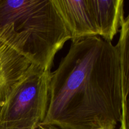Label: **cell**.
Returning <instances> with one entry per match:
<instances>
[{"instance_id":"obj_1","label":"cell","mask_w":129,"mask_h":129,"mask_svg":"<svg viewBox=\"0 0 129 129\" xmlns=\"http://www.w3.org/2000/svg\"><path fill=\"white\" fill-rule=\"evenodd\" d=\"M118 47L98 36L73 41L51 73L40 129H115L122 118Z\"/></svg>"},{"instance_id":"obj_2","label":"cell","mask_w":129,"mask_h":129,"mask_svg":"<svg viewBox=\"0 0 129 129\" xmlns=\"http://www.w3.org/2000/svg\"><path fill=\"white\" fill-rule=\"evenodd\" d=\"M71 35L52 0H0V40L32 64L51 71Z\"/></svg>"},{"instance_id":"obj_3","label":"cell","mask_w":129,"mask_h":129,"mask_svg":"<svg viewBox=\"0 0 129 129\" xmlns=\"http://www.w3.org/2000/svg\"><path fill=\"white\" fill-rule=\"evenodd\" d=\"M50 75L51 71L31 64L8 100L0 128H39L47 110Z\"/></svg>"},{"instance_id":"obj_4","label":"cell","mask_w":129,"mask_h":129,"mask_svg":"<svg viewBox=\"0 0 129 129\" xmlns=\"http://www.w3.org/2000/svg\"><path fill=\"white\" fill-rule=\"evenodd\" d=\"M52 1L70 32L72 42L98 36L90 0Z\"/></svg>"},{"instance_id":"obj_5","label":"cell","mask_w":129,"mask_h":129,"mask_svg":"<svg viewBox=\"0 0 129 129\" xmlns=\"http://www.w3.org/2000/svg\"><path fill=\"white\" fill-rule=\"evenodd\" d=\"M31 64L26 58L0 40V121L10 94Z\"/></svg>"},{"instance_id":"obj_6","label":"cell","mask_w":129,"mask_h":129,"mask_svg":"<svg viewBox=\"0 0 129 129\" xmlns=\"http://www.w3.org/2000/svg\"><path fill=\"white\" fill-rule=\"evenodd\" d=\"M98 36L108 42L120 31L124 17L123 0H90Z\"/></svg>"},{"instance_id":"obj_7","label":"cell","mask_w":129,"mask_h":129,"mask_svg":"<svg viewBox=\"0 0 129 129\" xmlns=\"http://www.w3.org/2000/svg\"><path fill=\"white\" fill-rule=\"evenodd\" d=\"M129 16L123 17L120 29L119 40L116 45L120 56L122 80V118L120 129H129L128 94L129 88Z\"/></svg>"},{"instance_id":"obj_8","label":"cell","mask_w":129,"mask_h":129,"mask_svg":"<svg viewBox=\"0 0 129 129\" xmlns=\"http://www.w3.org/2000/svg\"><path fill=\"white\" fill-rule=\"evenodd\" d=\"M0 129H40L38 127H13V128H0Z\"/></svg>"}]
</instances>
